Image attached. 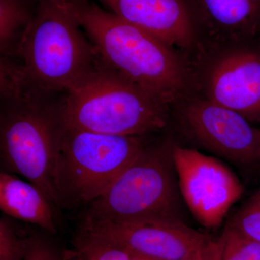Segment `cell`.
<instances>
[{
  "label": "cell",
  "instance_id": "6da1fadb",
  "mask_svg": "<svg viewBox=\"0 0 260 260\" xmlns=\"http://www.w3.org/2000/svg\"><path fill=\"white\" fill-rule=\"evenodd\" d=\"M61 2L104 64L166 105L180 94L185 77L171 47L92 0Z\"/></svg>",
  "mask_w": 260,
  "mask_h": 260
},
{
  "label": "cell",
  "instance_id": "7a4b0ae2",
  "mask_svg": "<svg viewBox=\"0 0 260 260\" xmlns=\"http://www.w3.org/2000/svg\"><path fill=\"white\" fill-rule=\"evenodd\" d=\"M18 51L21 90L56 95L83 80L97 64L90 39L61 0H38Z\"/></svg>",
  "mask_w": 260,
  "mask_h": 260
},
{
  "label": "cell",
  "instance_id": "3957f363",
  "mask_svg": "<svg viewBox=\"0 0 260 260\" xmlns=\"http://www.w3.org/2000/svg\"><path fill=\"white\" fill-rule=\"evenodd\" d=\"M56 95L20 90L0 115V157L10 171L61 206L57 162L64 123Z\"/></svg>",
  "mask_w": 260,
  "mask_h": 260
},
{
  "label": "cell",
  "instance_id": "277c9868",
  "mask_svg": "<svg viewBox=\"0 0 260 260\" xmlns=\"http://www.w3.org/2000/svg\"><path fill=\"white\" fill-rule=\"evenodd\" d=\"M99 58V57H98ZM166 104L98 59L61 99L64 126L121 136H144L167 124Z\"/></svg>",
  "mask_w": 260,
  "mask_h": 260
},
{
  "label": "cell",
  "instance_id": "5b68a950",
  "mask_svg": "<svg viewBox=\"0 0 260 260\" xmlns=\"http://www.w3.org/2000/svg\"><path fill=\"white\" fill-rule=\"evenodd\" d=\"M172 148L147 145L97 199L84 223L184 222Z\"/></svg>",
  "mask_w": 260,
  "mask_h": 260
},
{
  "label": "cell",
  "instance_id": "8992f818",
  "mask_svg": "<svg viewBox=\"0 0 260 260\" xmlns=\"http://www.w3.org/2000/svg\"><path fill=\"white\" fill-rule=\"evenodd\" d=\"M148 145L143 136H121L64 126L57 162L61 205L90 204Z\"/></svg>",
  "mask_w": 260,
  "mask_h": 260
},
{
  "label": "cell",
  "instance_id": "52a82bcc",
  "mask_svg": "<svg viewBox=\"0 0 260 260\" xmlns=\"http://www.w3.org/2000/svg\"><path fill=\"white\" fill-rule=\"evenodd\" d=\"M172 155L188 208L202 225L218 229L244 192L240 181L218 159L193 149L173 145Z\"/></svg>",
  "mask_w": 260,
  "mask_h": 260
},
{
  "label": "cell",
  "instance_id": "ba28073f",
  "mask_svg": "<svg viewBox=\"0 0 260 260\" xmlns=\"http://www.w3.org/2000/svg\"><path fill=\"white\" fill-rule=\"evenodd\" d=\"M132 255L150 260H216V241L181 221L83 223Z\"/></svg>",
  "mask_w": 260,
  "mask_h": 260
},
{
  "label": "cell",
  "instance_id": "9c48e42d",
  "mask_svg": "<svg viewBox=\"0 0 260 260\" xmlns=\"http://www.w3.org/2000/svg\"><path fill=\"white\" fill-rule=\"evenodd\" d=\"M195 139L214 153L238 164L260 160V129L239 113L212 101H198L185 110Z\"/></svg>",
  "mask_w": 260,
  "mask_h": 260
},
{
  "label": "cell",
  "instance_id": "30bf717a",
  "mask_svg": "<svg viewBox=\"0 0 260 260\" xmlns=\"http://www.w3.org/2000/svg\"><path fill=\"white\" fill-rule=\"evenodd\" d=\"M209 100L239 113L248 121H260V47L242 44L215 66Z\"/></svg>",
  "mask_w": 260,
  "mask_h": 260
},
{
  "label": "cell",
  "instance_id": "8fae6325",
  "mask_svg": "<svg viewBox=\"0 0 260 260\" xmlns=\"http://www.w3.org/2000/svg\"><path fill=\"white\" fill-rule=\"evenodd\" d=\"M110 12L169 47H185L193 26L184 0H98Z\"/></svg>",
  "mask_w": 260,
  "mask_h": 260
},
{
  "label": "cell",
  "instance_id": "7c38bea8",
  "mask_svg": "<svg viewBox=\"0 0 260 260\" xmlns=\"http://www.w3.org/2000/svg\"><path fill=\"white\" fill-rule=\"evenodd\" d=\"M55 207L37 186L0 172V210L10 218L37 225L44 232H57Z\"/></svg>",
  "mask_w": 260,
  "mask_h": 260
},
{
  "label": "cell",
  "instance_id": "4fadbf2b",
  "mask_svg": "<svg viewBox=\"0 0 260 260\" xmlns=\"http://www.w3.org/2000/svg\"><path fill=\"white\" fill-rule=\"evenodd\" d=\"M210 23L238 39H251L260 30V0H199Z\"/></svg>",
  "mask_w": 260,
  "mask_h": 260
},
{
  "label": "cell",
  "instance_id": "5bb4252c",
  "mask_svg": "<svg viewBox=\"0 0 260 260\" xmlns=\"http://www.w3.org/2000/svg\"><path fill=\"white\" fill-rule=\"evenodd\" d=\"M65 260H131V254L112 239L82 228Z\"/></svg>",
  "mask_w": 260,
  "mask_h": 260
},
{
  "label": "cell",
  "instance_id": "9a60e30c",
  "mask_svg": "<svg viewBox=\"0 0 260 260\" xmlns=\"http://www.w3.org/2000/svg\"><path fill=\"white\" fill-rule=\"evenodd\" d=\"M32 15L22 0H0V54L18 51Z\"/></svg>",
  "mask_w": 260,
  "mask_h": 260
},
{
  "label": "cell",
  "instance_id": "2e32d148",
  "mask_svg": "<svg viewBox=\"0 0 260 260\" xmlns=\"http://www.w3.org/2000/svg\"><path fill=\"white\" fill-rule=\"evenodd\" d=\"M216 260H260V244L228 225L216 241Z\"/></svg>",
  "mask_w": 260,
  "mask_h": 260
},
{
  "label": "cell",
  "instance_id": "e0dca14e",
  "mask_svg": "<svg viewBox=\"0 0 260 260\" xmlns=\"http://www.w3.org/2000/svg\"><path fill=\"white\" fill-rule=\"evenodd\" d=\"M28 239L8 218H0V260H23Z\"/></svg>",
  "mask_w": 260,
  "mask_h": 260
},
{
  "label": "cell",
  "instance_id": "ac0fdd59",
  "mask_svg": "<svg viewBox=\"0 0 260 260\" xmlns=\"http://www.w3.org/2000/svg\"><path fill=\"white\" fill-rule=\"evenodd\" d=\"M229 225L260 244V191L236 215Z\"/></svg>",
  "mask_w": 260,
  "mask_h": 260
},
{
  "label": "cell",
  "instance_id": "d6986e66",
  "mask_svg": "<svg viewBox=\"0 0 260 260\" xmlns=\"http://www.w3.org/2000/svg\"><path fill=\"white\" fill-rule=\"evenodd\" d=\"M23 260H65L56 246L45 237L32 235L28 237Z\"/></svg>",
  "mask_w": 260,
  "mask_h": 260
},
{
  "label": "cell",
  "instance_id": "ffe728a7",
  "mask_svg": "<svg viewBox=\"0 0 260 260\" xmlns=\"http://www.w3.org/2000/svg\"><path fill=\"white\" fill-rule=\"evenodd\" d=\"M20 91L18 68H15L0 56V97L8 99Z\"/></svg>",
  "mask_w": 260,
  "mask_h": 260
},
{
  "label": "cell",
  "instance_id": "44dd1931",
  "mask_svg": "<svg viewBox=\"0 0 260 260\" xmlns=\"http://www.w3.org/2000/svg\"><path fill=\"white\" fill-rule=\"evenodd\" d=\"M131 260H150L148 259H145V258L140 257V256H137L134 255H132L131 254Z\"/></svg>",
  "mask_w": 260,
  "mask_h": 260
},
{
  "label": "cell",
  "instance_id": "7402d4cb",
  "mask_svg": "<svg viewBox=\"0 0 260 260\" xmlns=\"http://www.w3.org/2000/svg\"><path fill=\"white\" fill-rule=\"evenodd\" d=\"M259 32H260V30H259Z\"/></svg>",
  "mask_w": 260,
  "mask_h": 260
},
{
  "label": "cell",
  "instance_id": "603a6c76",
  "mask_svg": "<svg viewBox=\"0 0 260 260\" xmlns=\"http://www.w3.org/2000/svg\"><path fill=\"white\" fill-rule=\"evenodd\" d=\"M37 1H38V0H37Z\"/></svg>",
  "mask_w": 260,
  "mask_h": 260
}]
</instances>
